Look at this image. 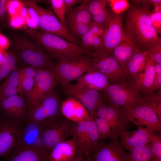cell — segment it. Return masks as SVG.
Segmentation results:
<instances>
[{"label":"cell","instance_id":"21","mask_svg":"<svg viewBox=\"0 0 161 161\" xmlns=\"http://www.w3.org/2000/svg\"><path fill=\"white\" fill-rule=\"evenodd\" d=\"M155 75L154 61L149 58L144 69L132 78L133 85L142 98L154 92L152 87Z\"/></svg>","mask_w":161,"mask_h":161},{"label":"cell","instance_id":"41","mask_svg":"<svg viewBox=\"0 0 161 161\" xmlns=\"http://www.w3.org/2000/svg\"><path fill=\"white\" fill-rule=\"evenodd\" d=\"M22 5V1L7 0L6 10L10 17L19 14Z\"/></svg>","mask_w":161,"mask_h":161},{"label":"cell","instance_id":"10","mask_svg":"<svg viewBox=\"0 0 161 161\" xmlns=\"http://www.w3.org/2000/svg\"><path fill=\"white\" fill-rule=\"evenodd\" d=\"M71 136L77 150L85 154H89L90 149L99 140L94 118L90 116L81 122H73Z\"/></svg>","mask_w":161,"mask_h":161},{"label":"cell","instance_id":"37","mask_svg":"<svg viewBox=\"0 0 161 161\" xmlns=\"http://www.w3.org/2000/svg\"><path fill=\"white\" fill-rule=\"evenodd\" d=\"M151 152V161L161 160V136L159 134L154 136L150 142Z\"/></svg>","mask_w":161,"mask_h":161},{"label":"cell","instance_id":"26","mask_svg":"<svg viewBox=\"0 0 161 161\" xmlns=\"http://www.w3.org/2000/svg\"><path fill=\"white\" fill-rule=\"evenodd\" d=\"M140 50L129 40H126L114 49L111 55L125 69L126 66L130 59L136 52Z\"/></svg>","mask_w":161,"mask_h":161},{"label":"cell","instance_id":"56","mask_svg":"<svg viewBox=\"0 0 161 161\" xmlns=\"http://www.w3.org/2000/svg\"><path fill=\"white\" fill-rule=\"evenodd\" d=\"M161 161V160H160V161Z\"/></svg>","mask_w":161,"mask_h":161},{"label":"cell","instance_id":"39","mask_svg":"<svg viewBox=\"0 0 161 161\" xmlns=\"http://www.w3.org/2000/svg\"><path fill=\"white\" fill-rule=\"evenodd\" d=\"M89 24H78L67 25L66 28L73 36L80 40L89 30Z\"/></svg>","mask_w":161,"mask_h":161},{"label":"cell","instance_id":"30","mask_svg":"<svg viewBox=\"0 0 161 161\" xmlns=\"http://www.w3.org/2000/svg\"><path fill=\"white\" fill-rule=\"evenodd\" d=\"M19 70L16 67L0 85V101L18 93Z\"/></svg>","mask_w":161,"mask_h":161},{"label":"cell","instance_id":"36","mask_svg":"<svg viewBox=\"0 0 161 161\" xmlns=\"http://www.w3.org/2000/svg\"><path fill=\"white\" fill-rule=\"evenodd\" d=\"M48 2L61 23L66 28L65 8L64 0H50Z\"/></svg>","mask_w":161,"mask_h":161},{"label":"cell","instance_id":"32","mask_svg":"<svg viewBox=\"0 0 161 161\" xmlns=\"http://www.w3.org/2000/svg\"><path fill=\"white\" fill-rule=\"evenodd\" d=\"M27 4L28 13L26 18L24 27L27 33H30L39 29V19L38 15L35 9L30 4L29 0H24Z\"/></svg>","mask_w":161,"mask_h":161},{"label":"cell","instance_id":"14","mask_svg":"<svg viewBox=\"0 0 161 161\" xmlns=\"http://www.w3.org/2000/svg\"><path fill=\"white\" fill-rule=\"evenodd\" d=\"M89 156L91 161H129V154L118 139L108 143L98 142L90 149Z\"/></svg>","mask_w":161,"mask_h":161},{"label":"cell","instance_id":"13","mask_svg":"<svg viewBox=\"0 0 161 161\" xmlns=\"http://www.w3.org/2000/svg\"><path fill=\"white\" fill-rule=\"evenodd\" d=\"M72 123L65 118H61L44 127L41 141L43 148L48 156L56 146L71 136Z\"/></svg>","mask_w":161,"mask_h":161},{"label":"cell","instance_id":"9","mask_svg":"<svg viewBox=\"0 0 161 161\" xmlns=\"http://www.w3.org/2000/svg\"><path fill=\"white\" fill-rule=\"evenodd\" d=\"M31 90L25 96L28 109L51 91L58 83L53 68H36Z\"/></svg>","mask_w":161,"mask_h":161},{"label":"cell","instance_id":"6","mask_svg":"<svg viewBox=\"0 0 161 161\" xmlns=\"http://www.w3.org/2000/svg\"><path fill=\"white\" fill-rule=\"evenodd\" d=\"M104 92L105 99L109 104L124 109L134 107L143 101L133 83L109 84Z\"/></svg>","mask_w":161,"mask_h":161},{"label":"cell","instance_id":"22","mask_svg":"<svg viewBox=\"0 0 161 161\" xmlns=\"http://www.w3.org/2000/svg\"><path fill=\"white\" fill-rule=\"evenodd\" d=\"M60 110L64 118L74 123L81 122L90 116L83 106L72 97H69L61 102Z\"/></svg>","mask_w":161,"mask_h":161},{"label":"cell","instance_id":"16","mask_svg":"<svg viewBox=\"0 0 161 161\" xmlns=\"http://www.w3.org/2000/svg\"><path fill=\"white\" fill-rule=\"evenodd\" d=\"M18 121L10 118L0 121V157L8 154L17 145L21 126Z\"/></svg>","mask_w":161,"mask_h":161},{"label":"cell","instance_id":"50","mask_svg":"<svg viewBox=\"0 0 161 161\" xmlns=\"http://www.w3.org/2000/svg\"><path fill=\"white\" fill-rule=\"evenodd\" d=\"M11 44L9 39L0 32V50H5Z\"/></svg>","mask_w":161,"mask_h":161},{"label":"cell","instance_id":"52","mask_svg":"<svg viewBox=\"0 0 161 161\" xmlns=\"http://www.w3.org/2000/svg\"><path fill=\"white\" fill-rule=\"evenodd\" d=\"M83 153V152L77 150L76 154L72 161H84Z\"/></svg>","mask_w":161,"mask_h":161},{"label":"cell","instance_id":"31","mask_svg":"<svg viewBox=\"0 0 161 161\" xmlns=\"http://www.w3.org/2000/svg\"><path fill=\"white\" fill-rule=\"evenodd\" d=\"M129 161H151L150 143L137 146L129 150Z\"/></svg>","mask_w":161,"mask_h":161},{"label":"cell","instance_id":"49","mask_svg":"<svg viewBox=\"0 0 161 161\" xmlns=\"http://www.w3.org/2000/svg\"><path fill=\"white\" fill-rule=\"evenodd\" d=\"M65 8L66 14H67L77 4L83 3V0H64Z\"/></svg>","mask_w":161,"mask_h":161},{"label":"cell","instance_id":"51","mask_svg":"<svg viewBox=\"0 0 161 161\" xmlns=\"http://www.w3.org/2000/svg\"><path fill=\"white\" fill-rule=\"evenodd\" d=\"M161 87V75L155 74L152 89L154 91H157L159 89H160Z\"/></svg>","mask_w":161,"mask_h":161},{"label":"cell","instance_id":"29","mask_svg":"<svg viewBox=\"0 0 161 161\" xmlns=\"http://www.w3.org/2000/svg\"><path fill=\"white\" fill-rule=\"evenodd\" d=\"M88 0H84L81 4L73 8L66 14V26L78 24H89L92 21L86 6Z\"/></svg>","mask_w":161,"mask_h":161},{"label":"cell","instance_id":"17","mask_svg":"<svg viewBox=\"0 0 161 161\" xmlns=\"http://www.w3.org/2000/svg\"><path fill=\"white\" fill-rule=\"evenodd\" d=\"M27 121L24 125L21 126L20 137L16 146L38 148L48 155L43 148L41 141L44 126L34 122Z\"/></svg>","mask_w":161,"mask_h":161},{"label":"cell","instance_id":"2","mask_svg":"<svg viewBox=\"0 0 161 161\" xmlns=\"http://www.w3.org/2000/svg\"><path fill=\"white\" fill-rule=\"evenodd\" d=\"M27 37L38 43L53 59L71 60L89 51L71 43L57 35L42 31L27 33Z\"/></svg>","mask_w":161,"mask_h":161},{"label":"cell","instance_id":"27","mask_svg":"<svg viewBox=\"0 0 161 161\" xmlns=\"http://www.w3.org/2000/svg\"><path fill=\"white\" fill-rule=\"evenodd\" d=\"M149 59L148 52L146 49H141L136 52L125 66L129 76L132 79L140 73L145 67Z\"/></svg>","mask_w":161,"mask_h":161},{"label":"cell","instance_id":"33","mask_svg":"<svg viewBox=\"0 0 161 161\" xmlns=\"http://www.w3.org/2000/svg\"><path fill=\"white\" fill-rule=\"evenodd\" d=\"M161 89L143 98L142 103L151 108L157 114L161 120Z\"/></svg>","mask_w":161,"mask_h":161},{"label":"cell","instance_id":"12","mask_svg":"<svg viewBox=\"0 0 161 161\" xmlns=\"http://www.w3.org/2000/svg\"><path fill=\"white\" fill-rule=\"evenodd\" d=\"M62 86L66 94L80 102L93 117L98 106L106 100L104 95H103L100 91L88 88L77 82Z\"/></svg>","mask_w":161,"mask_h":161},{"label":"cell","instance_id":"11","mask_svg":"<svg viewBox=\"0 0 161 161\" xmlns=\"http://www.w3.org/2000/svg\"><path fill=\"white\" fill-rule=\"evenodd\" d=\"M128 40L123 28V17L121 14L110 12L104 25L101 43L98 50L111 54L114 49L123 41Z\"/></svg>","mask_w":161,"mask_h":161},{"label":"cell","instance_id":"47","mask_svg":"<svg viewBox=\"0 0 161 161\" xmlns=\"http://www.w3.org/2000/svg\"><path fill=\"white\" fill-rule=\"evenodd\" d=\"M135 5L140 6H150L152 5L155 7L161 6V0H131Z\"/></svg>","mask_w":161,"mask_h":161},{"label":"cell","instance_id":"46","mask_svg":"<svg viewBox=\"0 0 161 161\" xmlns=\"http://www.w3.org/2000/svg\"><path fill=\"white\" fill-rule=\"evenodd\" d=\"M105 100H103L97 107L95 114L94 118L98 117L105 118L107 114L108 103H107Z\"/></svg>","mask_w":161,"mask_h":161},{"label":"cell","instance_id":"53","mask_svg":"<svg viewBox=\"0 0 161 161\" xmlns=\"http://www.w3.org/2000/svg\"><path fill=\"white\" fill-rule=\"evenodd\" d=\"M154 67L155 74L161 75V64L154 61Z\"/></svg>","mask_w":161,"mask_h":161},{"label":"cell","instance_id":"42","mask_svg":"<svg viewBox=\"0 0 161 161\" xmlns=\"http://www.w3.org/2000/svg\"><path fill=\"white\" fill-rule=\"evenodd\" d=\"M110 13L106 7H104L92 17V21L102 24L104 26L109 17Z\"/></svg>","mask_w":161,"mask_h":161},{"label":"cell","instance_id":"24","mask_svg":"<svg viewBox=\"0 0 161 161\" xmlns=\"http://www.w3.org/2000/svg\"><path fill=\"white\" fill-rule=\"evenodd\" d=\"M48 156L46 153L38 148L16 146L4 161H49Z\"/></svg>","mask_w":161,"mask_h":161},{"label":"cell","instance_id":"38","mask_svg":"<svg viewBox=\"0 0 161 161\" xmlns=\"http://www.w3.org/2000/svg\"><path fill=\"white\" fill-rule=\"evenodd\" d=\"M148 53L150 59L161 64V39L148 44L145 48Z\"/></svg>","mask_w":161,"mask_h":161},{"label":"cell","instance_id":"48","mask_svg":"<svg viewBox=\"0 0 161 161\" xmlns=\"http://www.w3.org/2000/svg\"><path fill=\"white\" fill-rule=\"evenodd\" d=\"M7 0H0V24H3L7 18L6 4Z\"/></svg>","mask_w":161,"mask_h":161},{"label":"cell","instance_id":"4","mask_svg":"<svg viewBox=\"0 0 161 161\" xmlns=\"http://www.w3.org/2000/svg\"><path fill=\"white\" fill-rule=\"evenodd\" d=\"M61 102L58 95L53 90L28 109L26 119L47 126L61 118Z\"/></svg>","mask_w":161,"mask_h":161},{"label":"cell","instance_id":"45","mask_svg":"<svg viewBox=\"0 0 161 161\" xmlns=\"http://www.w3.org/2000/svg\"><path fill=\"white\" fill-rule=\"evenodd\" d=\"M89 30L94 35L101 38L104 32V26L102 24L92 21L89 24Z\"/></svg>","mask_w":161,"mask_h":161},{"label":"cell","instance_id":"19","mask_svg":"<svg viewBox=\"0 0 161 161\" xmlns=\"http://www.w3.org/2000/svg\"><path fill=\"white\" fill-rule=\"evenodd\" d=\"M27 106L23 95L18 93L0 101V108L8 117L18 121L26 118Z\"/></svg>","mask_w":161,"mask_h":161},{"label":"cell","instance_id":"23","mask_svg":"<svg viewBox=\"0 0 161 161\" xmlns=\"http://www.w3.org/2000/svg\"><path fill=\"white\" fill-rule=\"evenodd\" d=\"M76 80L87 88L100 91H105L109 84L106 77L91 65L88 71Z\"/></svg>","mask_w":161,"mask_h":161},{"label":"cell","instance_id":"18","mask_svg":"<svg viewBox=\"0 0 161 161\" xmlns=\"http://www.w3.org/2000/svg\"><path fill=\"white\" fill-rule=\"evenodd\" d=\"M105 119L111 130L112 139H118L121 134L127 130L129 126L130 122L125 109L109 103Z\"/></svg>","mask_w":161,"mask_h":161},{"label":"cell","instance_id":"1","mask_svg":"<svg viewBox=\"0 0 161 161\" xmlns=\"http://www.w3.org/2000/svg\"><path fill=\"white\" fill-rule=\"evenodd\" d=\"M150 7L131 6L128 10L123 28L125 35L139 49L161 39L151 18Z\"/></svg>","mask_w":161,"mask_h":161},{"label":"cell","instance_id":"55","mask_svg":"<svg viewBox=\"0 0 161 161\" xmlns=\"http://www.w3.org/2000/svg\"><path fill=\"white\" fill-rule=\"evenodd\" d=\"M87 159V161H91V160L89 158V154H85Z\"/></svg>","mask_w":161,"mask_h":161},{"label":"cell","instance_id":"40","mask_svg":"<svg viewBox=\"0 0 161 161\" xmlns=\"http://www.w3.org/2000/svg\"><path fill=\"white\" fill-rule=\"evenodd\" d=\"M106 0H88L86 6L91 17L103 8L108 3Z\"/></svg>","mask_w":161,"mask_h":161},{"label":"cell","instance_id":"5","mask_svg":"<svg viewBox=\"0 0 161 161\" xmlns=\"http://www.w3.org/2000/svg\"><path fill=\"white\" fill-rule=\"evenodd\" d=\"M89 55L91 57V66L103 74L109 84L132 83V79L111 54L93 50L90 51Z\"/></svg>","mask_w":161,"mask_h":161},{"label":"cell","instance_id":"54","mask_svg":"<svg viewBox=\"0 0 161 161\" xmlns=\"http://www.w3.org/2000/svg\"><path fill=\"white\" fill-rule=\"evenodd\" d=\"M8 52L5 50H0V65L7 55Z\"/></svg>","mask_w":161,"mask_h":161},{"label":"cell","instance_id":"20","mask_svg":"<svg viewBox=\"0 0 161 161\" xmlns=\"http://www.w3.org/2000/svg\"><path fill=\"white\" fill-rule=\"evenodd\" d=\"M137 127L132 131L127 130L120 136L119 141L126 149L129 150L139 145L149 143L154 136L159 134L146 127Z\"/></svg>","mask_w":161,"mask_h":161},{"label":"cell","instance_id":"25","mask_svg":"<svg viewBox=\"0 0 161 161\" xmlns=\"http://www.w3.org/2000/svg\"><path fill=\"white\" fill-rule=\"evenodd\" d=\"M77 147L72 138L56 146L48 156L49 161H72L76 154Z\"/></svg>","mask_w":161,"mask_h":161},{"label":"cell","instance_id":"28","mask_svg":"<svg viewBox=\"0 0 161 161\" xmlns=\"http://www.w3.org/2000/svg\"><path fill=\"white\" fill-rule=\"evenodd\" d=\"M37 68L32 66L25 67L18 70V93L26 95L32 89Z\"/></svg>","mask_w":161,"mask_h":161},{"label":"cell","instance_id":"7","mask_svg":"<svg viewBox=\"0 0 161 161\" xmlns=\"http://www.w3.org/2000/svg\"><path fill=\"white\" fill-rule=\"evenodd\" d=\"M91 64V56L82 55L71 60H61L53 69L58 83L63 85L79 78L88 71Z\"/></svg>","mask_w":161,"mask_h":161},{"label":"cell","instance_id":"35","mask_svg":"<svg viewBox=\"0 0 161 161\" xmlns=\"http://www.w3.org/2000/svg\"><path fill=\"white\" fill-rule=\"evenodd\" d=\"M95 120L99 139L105 140L112 139L111 129L105 118L98 117L94 118Z\"/></svg>","mask_w":161,"mask_h":161},{"label":"cell","instance_id":"3","mask_svg":"<svg viewBox=\"0 0 161 161\" xmlns=\"http://www.w3.org/2000/svg\"><path fill=\"white\" fill-rule=\"evenodd\" d=\"M10 44L20 59L30 66L53 68L55 65L53 59L40 45L27 36H14Z\"/></svg>","mask_w":161,"mask_h":161},{"label":"cell","instance_id":"15","mask_svg":"<svg viewBox=\"0 0 161 161\" xmlns=\"http://www.w3.org/2000/svg\"><path fill=\"white\" fill-rule=\"evenodd\" d=\"M124 109L130 122L137 127L145 126L160 134L161 120L150 107L142 103L134 107Z\"/></svg>","mask_w":161,"mask_h":161},{"label":"cell","instance_id":"8","mask_svg":"<svg viewBox=\"0 0 161 161\" xmlns=\"http://www.w3.org/2000/svg\"><path fill=\"white\" fill-rule=\"evenodd\" d=\"M39 17V29L57 35L75 45L80 46V41L73 36L57 18L49 8L42 7L33 0H29Z\"/></svg>","mask_w":161,"mask_h":161},{"label":"cell","instance_id":"44","mask_svg":"<svg viewBox=\"0 0 161 161\" xmlns=\"http://www.w3.org/2000/svg\"><path fill=\"white\" fill-rule=\"evenodd\" d=\"M95 36L89 30L81 38L80 47L87 50L90 51V46Z\"/></svg>","mask_w":161,"mask_h":161},{"label":"cell","instance_id":"43","mask_svg":"<svg viewBox=\"0 0 161 161\" xmlns=\"http://www.w3.org/2000/svg\"><path fill=\"white\" fill-rule=\"evenodd\" d=\"M9 24L10 26L13 28L20 29L24 27L25 20L19 14L14 16L10 17Z\"/></svg>","mask_w":161,"mask_h":161},{"label":"cell","instance_id":"34","mask_svg":"<svg viewBox=\"0 0 161 161\" xmlns=\"http://www.w3.org/2000/svg\"><path fill=\"white\" fill-rule=\"evenodd\" d=\"M17 57L14 53L8 52L2 63L0 65V85L16 67Z\"/></svg>","mask_w":161,"mask_h":161}]
</instances>
